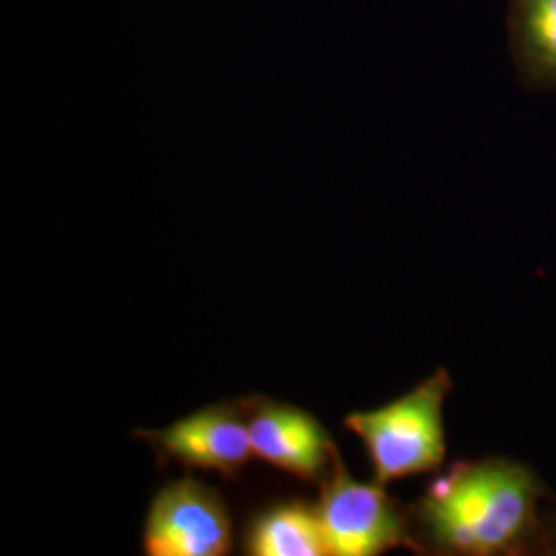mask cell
Segmentation results:
<instances>
[{
	"instance_id": "2",
	"label": "cell",
	"mask_w": 556,
	"mask_h": 556,
	"mask_svg": "<svg viewBox=\"0 0 556 556\" xmlns=\"http://www.w3.org/2000/svg\"><path fill=\"white\" fill-rule=\"evenodd\" d=\"M452 388V376L439 367L392 402L346 415L344 427L363 441L378 484L438 472L443 466L447 456L443 408Z\"/></svg>"
},
{
	"instance_id": "4",
	"label": "cell",
	"mask_w": 556,
	"mask_h": 556,
	"mask_svg": "<svg viewBox=\"0 0 556 556\" xmlns=\"http://www.w3.org/2000/svg\"><path fill=\"white\" fill-rule=\"evenodd\" d=\"M233 526L219 493L197 478L161 486L151 501L142 548L149 556H223L231 551Z\"/></svg>"
},
{
	"instance_id": "8",
	"label": "cell",
	"mask_w": 556,
	"mask_h": 556,
	"mask_svg": "<svg viewBox=\"0 0 556 556\" xmlns=\"http://www.w3.org/2000/svg\"><path fill=\"white\" fill-rule=\"evenodd\" d=\"M245 553L252 556H328L318 507L291 501L266 509L248 528Z\"/></svg>"
},
{
	"instance_id": "7",
	"label": "cell",
	"mask_w": 556,
	"mask_h": 556,
	"mask_svg": "<svg viewBox=\"0 0 556 556\" xmlns=\"http://www.w3.org/2000/svg\"><path fill=\"white\" fill-rule=\"evenodd\" d=\"M507 29L519 80L556 93V0H511Z\"/></svg>"
},
{
	"instance_id": "3",
	"label": "cell",
	"mask_w": 556,
	"mask_h": 556,
	"mask_svg": "<svg viewBox=\"0 0 556 556\" xmlns=\"http://www.w3.org/2000/svg\"><path fill=\"white\" fill-rule=\"evenodd\" d=\"M316 507L328 556H378L394 548L418 553L408 507L376 480L351 477L340 454L319 484Z\"/></svg>"
},
{
	"instance_id": "6",
	"label": "cell",
	"mask_w": 556,
	"mask_h": 556,
	"mask_svg": "<svg viewBox=\"0 0 556 556\" xmlns=\"http://www.w3.org/2000/svg\"><path fill=\"white\" fill-rule=\"evenodd\" d=\"M241 400L254 456L299 480L321 484L340 452L318 418L275 397Z\"/></svg>"
},
{
	"instance_id": "5",
	"label": "cell",
	"mask_w": 556,
	"mask_h": 556,
	"mask_svg": "<svg viewBox=\"0 0 556 556\" xmlns=\"http://www.w3.org/2000/svg\"><path fill=\"white\" fill-rule=\"evenodd\" d=\"M161 464L176 462L184 468L238 478L254 457L243 400L215 402L165 429L137 431Z\"/></svg>"
},
{
	"instance_id": "1",
	"label": "cell",
	"mask_w": 556,
	"mask_h": 556,
	"mask_svg": "<svg viewBox=\"0 0 556 556\" xmlns=\"http://www.w3.org/2000/svg\"><path fill=\"white\" fill-rule=\"evenodd\" d=\"M418 553L556 555V497L511 456L459 459L408 505Z\"/></svg>"
}]
</instances>
